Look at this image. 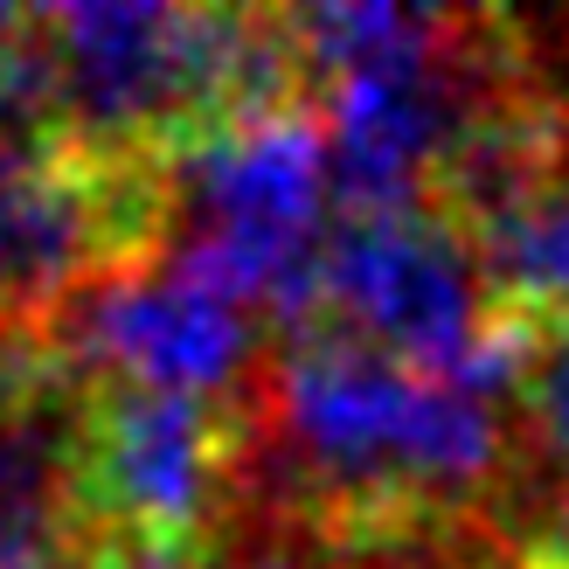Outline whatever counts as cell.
Returning a JSON list of instances; mask_svg holds the SVG:
<instances>
[{"label": "cell", "instance_id": "6da1fadb", "mask_svg": "<svg viewBox=\"0 0 569 569\" xmlns=\"http://www.w3.org/2000/svg\"><path fill=\"white\" fill-rule=\"evenodd\" d=\"M320 320L368 348L507 403L521 320L500 306L487 250L451 209L403 202L327 222L320 237Z\"/></svg>", "mask_w": 569, "mask_h": 569}, {"label": "cell", "instance_id": "7a4b0ae2", "mask_svg": "<svg viewBox=\"0 0 569 569\" xmlns=\"http://www.w3.org/2000/svg\"><path fill=\"white\" fill-rule=\"evenodd\" d=\"M167 153H91L70 139L0 147V340H42L83 284L167 250Z\"/></svg>", "mask_w": 569, "mask_h": 569}, {"label": "cell", "instance_id": "3957f363", "mask_svg": "<svg viewBox=\"0 0 569 569\" xmlns=\"http://www.w3.org/2000/svg\"><path fill=\"white\" fill-rule=\"evenodd\" d=\"M91 382V376H83ZM250 515L243 396H160L91 382L83 410V535L202 562Z\"/></svg>", "mask_w": 569, "mask_h": 569}, {"label": "cell", "instance_id": "277c9868", "mask_svg": "<svg viewBox=\"0 0 569 569\" xmlns=\"http://www.w3.org/2000/svg\"><path fill=\"white\" fill-rule=\"evenodd\" d=\"M77 376L132 382L160 396H243L271 355V320L216 278L160 250L147 264H126L56 312L42 333Z\"/></svg>", "mask_w": 569, "mask_h": 569}, {"label": "cell", "instance_id": "5b68a950", "mask_svg": "<svg viewBox=\"0 0 569 569\" xmlns=\"http://www.w3.org/2000/svg\"><path fill=\"white\" fill-rule=\"evenodd\" d=\"M493 292L515 320H569V147L487 237Z\"/></svg>", "mask_w": 569, "mask_h": 569}, {"label": "cell", "instance_id": "8992f818", "mask_svg": "<svg viewBox=\"0 0 569 569\" xmlns=\"http://www.w3.org/2000/svg\"><path fill=\"white\" fill-rule=\"evenodd\" d=\"M507 403L521 417V438L542 451V466L569 479V320H521Z\"/></svg>", "mask_w": 569, "mask_h": 569}, {"label": "cell", "instance_id": "52a82bcc", "mask_svg": "<svg viewBox=\"0 0 569 569\" xmlns=\"http://www.w3.org/2000/svg\"><path fill=\"white\" fill-rule=\"evenodd\" d=\"M194 569H340L333 556H320L306 542V535H292V528H278V521H258L250 515L243 528H230L222 542L194 562Z\"/></svg>", "mask_w": 569, "mask_h": 569}, {"label": "cell", "instance_id": "ba28073f", "mask_svg": "<svg viewBox=\"0 0 569 569\" xmlns=\"http://www.w3.org/2000/svg\"><path fill=\"white\" fill-rule=\"evenodd\" d=\"M91 569H194V562L167 556V549H139V542H104L91 549Z\"/></svg>", "mask_w": 569, "mask_h": 569}, {"label": "cell", "instance_id": "9c48e42d", "mask_svg": "<svg viewBox=\"0 0 569 569\" xmlns=\"http://www.w3.org/2000/svg\"><path fill=\"white\" fill-rule=\"evenodd\" d=\"M0 569H91V562H77V556H36V549H8V542H0Z\"/></svg>", "mask_w": 569, "mask_h": 569}]
</instances>
